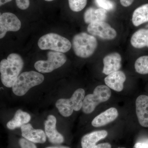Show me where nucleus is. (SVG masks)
Returning a JSON list of instances; mask_svg holds the SVG:
<instances>
[{
  "instance_id": "f257e3e1",
  "label": "nucleus",
  "mask_w": 148,
  "mask_h": 148,
  "mask_svg": "<svg viewBox=\"0 0 148 148\" xmlns=\"http://www.w3.org/2000/svg\"><path fill=\"white\" fill-rule=\"evenodd\" d=\"M24 61L19 54L11 53L7 59L0 63L1 81L3 84L8 88L12 87L20 75L24 66Z\"/></svg>"
},
{
  "instance_id": "f03ea898",
  "label": "nucleus",
  "mask_w": 148,
  "mask_h": 148,
  "mask_svg": "<svg viewBox=\"0 0 148 148\" xmlns=\"http://www.w3.org/2000/svg\"><path fill=\"white\" fill-rule=\"evenodd\" d=\"M42 74L34 71L25 72L20 74L12 86V90L15 95L23 96L30 89L38 85L44 80Z\"/></svg>"
},
{
  "instance_id": "7ed1b4c3",
  "label": "nucleus",
  "mask_w": 148,
  "mask_h": 148,
  "mask_svg": "<svg viewBox=\"0 0 148 148\" xmlns=\"http://www.w3.org/2000/svg\"><path fill=\"white\" fill-rule=\"evenodd\" d=\"M98 42L95 37L86 33H81L74 36L73 47L75 54L80 58L90 57L95 52Z\"/></svg>"
},
{
  "instance_id": "20e7f679",
  "label": "nucleus",
  "mask_w": 148,
  "mask_h": 148,
  "mask_svg": "<svg viewBox=\"0 0 148 148\" xmlns=\"http://www.w3.org/2000/svg\"><path fill=\"white\" fill-rule=\"evenodd\" d=\"M38 45L42 50H51L63 53L69 51L72 47L68 39L54 33L43 36L38 41Z\"/></svg>"
},
{
  "instance_id": "39448f33",
  "label": "nucleus",
  "mask_w": 148,
  "mask_h": 148,
  "mask_svg": "<svg viewBox=\"0 0 148 148\" xmlns=\"http://www.w3.org/2000/svg\"><path fill=\"white\" fill-rule=\"evenodd\" d=\"M85 95L84 89L78 88L74 92L71 98L58 100L56 103V107L63 116H70L74 110L79 111L82 108Z\"/></svg>"
},
{
  "instance_id": "423d86ee",
  "label": "nucleus",
  "mask_w": 148,
  "mask_h": 148,
  "mask_svg": "<svg viewBox=\"0 0 148 148\" xmlns=\"http://www.w3.org/2000/svg\"><path fill=\"white\" fill-rule=\"evenodd\" d=\"M111 91L110 88L106 85H99L95 88L92 94L85 97L82 106V111L86 114L91 113L101 103L110 99Z\"/></svg>"
},
{
  "instance_id": "0eeeda50",
  "label": "nucleus",
  "mask_w": 148,
  "mask_h": 148,
  "mask_svg": "<svg viewBox=\"0 0 148 148\" xmlns=\"http://www.w3.org/2000/svg\"><path fill=\"white\" fill-rule=\"evenodd\" d=\"M47 57V60H40L35 63V68L40 73H51L61 67L67 61L66 55L57 51H49Z\"/></svg>"
},
{
  "instance_id": "6e6552de",
  "label": "nucleus",
  "mask_w": 148,
  "mask_h": 148,
  "mask_svg": "<svg viewBox=\"0 0 148 148\" xmlns=\"http://www.w3.org/2000/svg\"><path fill=\"white\" fill-rule=\"evenodd\" d=\"M87 31L92 36L100 37L104 40H113L117 36L116 30L104 21L89 24Z\"/></svg>"
},
{
  "instance_id": "1a4fd4ad",
  "label": "nucleus",
  "mask_w": 148,
  "mask_h": 148,
  "mask_svg": "<svg viewBox=\"0 0 148 148\" xmlns=\"http://www.w3.org/2000/svg\"><path fill=\"white\" fill-rule=\"evenodd\" d=\"M21 22L18 17L11 12H4L0 16V38L8 32H17L20 29Z\"/></svg>"
},
{
  "instance_id": "9d476101",
  "label": "nucleus",
  "mask_w": 148,
  "mask_h": 148,
  "mask_svg": "<svg viewBox=\"0 0 148 148\" xmlns=\"http://www.w3.org/2000/svg\"><path fill=\"white\" fill-rule=\"evenodd\" d=\"M56 119L54 116H48L45 123L46 135L51 143L61 144L64 141L63 135L57 131L56 128Z\"/></svg>"
},
{
  "instance_id": "9b49d317",
  "label": "nucleus",
  "mask_w": 148,
  "mask_h": 148,
  "mask_svg": "<svg viewBox=\"0 0 148 148\" xmlns=\"http://www.w3.org/2000/svg\"><path fill=\"white\" fill-rule=\"evenodd\" d=\"M22 136L34 143H44L46 141V135L42 130L35 129L30 123L24 124L21 127Z\"/></svg>"
},
{
  "instance_id": "f8f14e48",
  "label": "nucleus",
  "mask_w": 148,
  "mask_h": 148,
  "mask_svg": "<svg viewBox=\"0 0 148 148\" xmlns=\"http://www.w3.org/2000/svg\"><path fill=\"white\" fill-rule=\"evenodd\" d=\"M136 112L141 126L148 127V96L141 95L136 99Z\"/></svg>"
},
{
  "instance_id": "ddd939ff",
  "label": "nucleus",
  "mask_w": 148,
  "mask_h": 148,
  "mask_svg": "<svg viewBox=\"0 0 148 148\" xmlns=\"http://www.w3.org/2000/svg\"><path fill=\"white\" fill-rule=\"evenodd\" d=\"M121 57L117 52L110 53L103 58V73L106 75L119 71L121 67Z\"/></svg>"
},
{
  "instance_id": "4468645a",
  "label": "nucleus",
  "mask_w": 148,
  "mask_h": 148,
  "mask_svg": "<svg viewBox=\"0 0 148 148\" xmlns=\"http://www.w3.org/2000/svg\"><path fill=\"white\" fill-rule=\"evenodd\" d=\"M126 80V76L123 72L119 71L108 75L105 78V82L107 86L117 92L123 90V84Z\"/></svg>"
},
{
  "instance_id": "2eb2a0df",
  "label": "nucleus",
  "mask_w": 148,
  "mask_h": 148,
  "mask_svg": "<svg viewBox=\"0 0 148 148\" xmlns=\"http://www.w3.org/2000/svg\"><path fill=\"white\" fill-rule=\"evenodd\" d=\"M118 112L115 108H111L101 113L92 121L91 124L95 127L105 126L116 119Z\"/></svg>"
},
{
  "instance_id": "dca6fc26",
  "label": "nucleus",
  "mask_w": 148,
  "mask_h": 148,
  "mask_svg": "<svg viewBox=\"0 0 148 148\" xmlns=\"http://www.w3.org/2000/svg\"><path fill=\"white\" fill-rule=\"evenodd\" d=\"M106 130L94 131L84 135L81 140L82 148H93L98 141L104 139L108 136Z\"/></svg>"
},
{
  "instance_id": "f3484780",
  "label": "nucleus",
  "mask_w": 148,
  "mask_h": 148,
  "mask_svg": "<svg viewBox=\"0 0 148 148\" xmlns=\"http://www.w3.org/2000/svg\"><path fill=\"white\" fill-rule=\"evenodd\" d=\"M107 11L103 9L90 7L85 12L84 15V21L86 24L104 21L107 18Z\"/></svg>"
},
{
  "instance_id": "a211bd4d",
  "label": "nucleus",
  "mask_w": 148,
  "mask_h": 148,
  "mask_svg": "<svg viewBox=\"0 0 148 148\" xmlns=\"http://www.w3.org/2000/svg\"><path fill=\"white\" fill-rule=\"evenodd\" d=\"M31 116L29 114L21 110H18L12 119L8 122L7 126L9 129L13 130L21 127L24 124H27L31 120Z\"/></svg>"
},
{
  "instance_id": "6ab92c4d",
  "label": "nucleus",
  "mask_w": 148,
  "mask_h": 148,
  "mask_svg": "<svg viewBox=\"0 0 148 148\" xmlns=\"http://www.w3.org/2000/svg\"><path fill=\"white\" fill-rule=\"evenodd\" d=\"M130 42L135 48L148 47V29H140L135 32L131 37Z\"/></svg>"
},
{
  "instance_id": "aec40b11",
  "label": "nucleus",
  "mask_w": 148,
  "mask_h": 148,
  "mask_svg": "<svg viewBox=\"0 0 148 148\" xmlns=\"http://www.w3.org/2000/svg\"><path fill=\"white\" fill-rule=\"evenodd\" d=\"M148 22V3L136 9L132 16V23L135 27Z\"/></svg>"
},
{
  "instance_id": "412c9836",
  "label": "nucleus",
  "mask_w": 148,
  "mask_h": 148,
  "mask_svg": "<svg viewBox=\"0 0 148 148\" xmlns=\"http://www.w3.org/2000/svg\"><path fill=\"white\" fill-rule=\"evenodd\" d=\"M135 71L141 75L148 74V56H140L135 64Z\"/></svg>"
},
{
  "instance_id": "4be33fe9",
  "label": "nucleus",
  "mask_w": 148,
  "mask_h": 148,
  "mask_svg": "<svg viewBox=\"0 0 148 148\" xmlns=\"http://www.w3.org/2000/svg\"><path fill=\"white\" fill-rule=\"evenodd\" d=\"M87 0H69V7L75 12H79L82 10L87 4Z\"/></svg>"
},
{
  "instance_id": "5701e85b",
  "label": "nucleus",
  "mask_w": 148,
  "mask_h": 148,
  "mask_svg": "<svg viewBox=\"0 0 148 148\" xmlns=\"http://www.w3.org/2000/svg\"><path fill=\"white\" fill-rule=\"evenodd\" d=\"M95 2L100 8L107 11L112 10L114 7V3L110 0H95Z\"/></svg>"
},
{
  "instance_id": "b1692460",
  "label": "nucleus",
  "mask_w": 148,
  "mask_h": 148,
  "mask_svg": "<svg viewBox=\"0 0 148 148\" xmlns=\"http://www.w3.org/2000/svg\"><path fill=\"white\" fill-rule=\"evenodd\" d=\"M21 148H37L34 143L25 138H21L18 141Z\"/></svg>"
},
{
  "instance_id": "393cba45",
  "label": "nucleus",
  "mask_w": 148,
  "mask_h": 148,
  "mask_svg": "<svg viewBox=\"0 0 148 148\" xmlns=\"http://www.w3.org/2000/svg\"><path fill=\"white\" fill-rule=\"evenodd\" d=\"M16 3L18 8L22 10L27 9L30 5L29 0H16Z\"/></svg>"
},
{
  "instance_id": "a878e982",
  "label": "nucleus",
  "mask_w": 148,
  "mask_h": 148,
  "mask_svg": "<svg viewBox=\"0 0 148 148\" xmlns=\"http://www.w3.org/2000/svg\"><path fill=\"white\" fill-rule=\"evenodd\" d=\"M133 148H148V138L136 143Z\"/></svg>"
},
{
  "instance_id": "bb28decb",
  "label": "nucleus",
  "mask_w": 148,
  "mask_h": 148,
  "mask_svg": "<svg viewBox=\"0 0 148 148\" xmlns=\"http://www.w3.org/2000/svg\"><path fill=\"white\" fill-rule=\"evenodd\" d=\"M120 3L123 6L127 7L132 5L134 0H120Z\"/></svg>"
},
{
  "instance_id": "cd10ccee",
  "label": "nucleus",
  "mask_w": 148,
  "mask_h": 148,
  "mask_svg": "<svg viewBox=\"0 0 148 148\" xmlns=\"http://www.w3.org/2000/svg\"><path fill=\"white\" fill-rule=\"evenodd\" d=\"M112 147L110 144L108 143H101L96 145L93 148H111Z\"/></svg>"
},
{
  "instance_id": "c85d7f7f",
  "label": "nucleus",
  "mask_w": 148,
  "mask_h": 148,
  "mask_svg": "<svg viewBox=\"0 0 148 148\" xmlns=\"http://www.w3.org/2000/svg\"><path fill=\"white\" fill-rule=\"evenodd\" d=\"M12 0H0V5L2 6L4 5L5 4L10 2Z\"/></svg>"
},
{
  "instance_id": "c756f323",
  "label": "nucleus",
  "mask_w": 148,
  "mask_h": 148,
  "mask_svg": "<svg viewBox=\"0 0 148 148\" xmlns=\"http://www.w3.org/2000/svg\"><path fill=\"white\" fill-rule=\"evenodd\" d=\"M46 148H70L69 147H65V146H56V147H48Z\"/></svg>"
},
{
  "instance_id": "7c9ffc66",
  "label": "nucleus",
  "mask_w": 148,
  "mask_h": 148,
  "mask_svg": "<svg viewBox=\"0 0 148 148\" xmlns=\"http://www.w3.org/2000/svg\"><path fill=\"white\" fill-rule=\"evenodd\" d=\"M45 1H53V0H45Z\"/></svg>"
},
{
  "instance_id": "2f4dec72",
  "label": "nucleus",
  "mask_w": 148,
  "mask_h": 148,
  "mask_svg": "<svg viewBox=\"0 0 148 148\" xmlns=\"http://www.w3.org/2000/svg\"><path fill=\"white\" fill-rule=\"evenodd\" d=\"M117 148H125V147H118Z\"/></svg>"
}]
</instances>
